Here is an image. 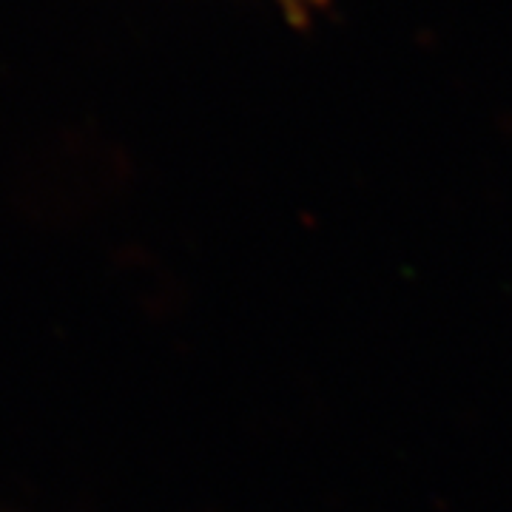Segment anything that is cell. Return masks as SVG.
I'll use <instances>...</instances> for the list:
<instances>
[{
	"label": "cell",
	"mask_w": 512,
	"mask_h": 512,
	"mask_svg": "<svg viewBox=\"0 0 512 512\" xmlns=\"http://www.w3.org/2000/svg\"><path fill=\"white\" fill-rule=\"evenodd\" d=\"M282 3H285L288 9H296V12H308V9L316 6L319 0H282Z\"/></svg>",
	"instance_id": "1"
}]
</instances>
